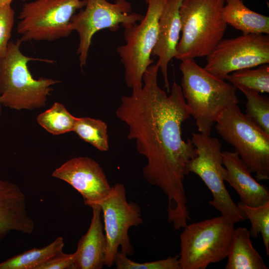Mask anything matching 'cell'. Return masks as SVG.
<instances>
[{
  "mask_svg": "<svg viewBox=\"0 0 269 269\" xmlns=\"http://www.w3.org/2000/svg\"><path fill=\"white\" fill-rule=\"evenodd\" d=\"M269 63V37L263 34H242L222 39L206 56L204 69L225 80L237 70Z\"/></svg>",
  "mask_w": 269,
  "mask_h": 269,
  "instance_id": "obj_12",
  "label": "cell"
},
{
  "mask_svg": "<svg viewBox=\"0 0 269 269\" xmlns=\"http://www.w3.org/2000/svg\"><path fill=\"white\" fill-rule=\"evenodd\" d=\"M249 230L235 228L227 258L226 269H267L263 258L253 247Z\"/></svg>",
  "mask_w": 269,
  "mask_h": 269,
  "instance_id": "obj_18",
  "label": "cell"
},
{
  "mask_svg": "<svg viewBox=\"0 0 269 269\" xmlns=\"http://www.w3.org/2000/svg\"><path fill=\"white\" fill-rule=\"evenodd\" d=\"M222 10L226 23L243 34H269V17L249 8L243 0H227Z\"/></svg>",
  "mask_w": 269,
  "mask_h": 269,
  "instance_id": "obj_19",
  "label": "cell"
},
{
  "mask_svg": "<svg viewBox=\"0 0 269 269\" xmlns=\"http://www.w3.org/2000/svg\"><path fill=\"white\" fill-rule=\"evenodd\" d=\"M96 204L101 206L107 246L105 265L111 267L115 263L119 248L127 256L132 255L134 248L128 235L129 229L142 224L139 206L127 200L123 184L112 186L109 193Z\"/></svg>",
  "mask_w": 269,
  "mask_h": 269,
  "instance_id": "obj_11",
  "label": "cell"
},
{
  "mask_svg": "<svg viewBox=\"0 0 269 269\" xmlns=\"http://www.w3.org/2000/svg\"><path fill=\"white\" fill-rule=\"evenodd\" d=\"M167 0H145V15L138 23L125 28L126 43L117 48L124 66L126 84L132 89L142 85L143 74L153 62L151 52L157 40L159 17Z\"/></svg>",
  "mask_w": 269,
  "mask_h": 269,
  "instance_id": "obj_8",
  "label": "cell"
},
{
  "mask_svg": "<svg viewBox=\"0 0 269 269\" xmlns=\"http://www.w3.org/2000/svg\"><path fill=\"white\" fill-rule=\"evenodd\" d=\"M19 38L10 41L5 55L0 59V97L2 105L12 109L33 110L45 105L52 86L59 81L34 78L28 67L31 61L53 64L52 60L25 55Z\"/></svg>",
  "mask_w": 269,
  "mask_h": 269,
  "instance_id": "obj_3",
  "label": "cell"
},
{
  "mask_svg": "<svg viewBox=\"0 0 269 269\" xmlns=\"http://www.w3.org/2000/svg\"><path fill=\"white\" fill-rule=\"evenodd\" d=\"M218 133L234 151L257 180L269 179V134L250 120L238 105L224 110L216 121Z\"/></svg>",
  "mask_w": 269,
  "mask_h": 269,
  "instance_id": "obj_5",
  "label": "cell"
},
{
  "mask_svg": "<svg viewBox=\"0 0 269 269\" xmlns=\"http://www.w3.org/2000/svg\"><path fill=\"white\" fill-rule=\"evenodd\" d=\"M237 205L251 222V237L257 238L260 234L262 235L266 254L269 256V202L257 207L249 206L241 201Z\"/></svg>",
  "mask_w": 269,
  "mask_h": 269,
  "instance_id": "obj_25",
  "label": "cell"
},
{
  "mask_svg": "<svg viewBox=\"0 0 269 269\" xmlns=\"http://www.w3.org/2000/svg\"><path fill=\"white\" fill-rule=\"evenodd\" d=\"M87 0H35L25 2L19 14L16 30L19 39L54 41L73 31L71 18Z\"/></svg>",
  "mask_w": 269,
  "mask_h": 269,
  "instance_id": "obj_7",
  "label": "cell"
},
{
  "mask_svg": "<svg viewBox=\"0 0 269 269\" xmlns=\"http://www.w3.org/2000/svg\"><path fill=\"white\" fill-rule=\"evenodd\" d=\"M227 0H225V1H226Z\"/></svg>",
  "mask_w": 269,
  "mask_h": 269,
  "instance_id": "obj_31",
  "label": "cell"
},
{
  "mask_svg": "<svg viewBox=\"0 0 269 269\" xmlns=\"http://www.w3.org/2000/svg\"><path fill=\"white\" fill-rule=\"evenodd\" d=\"M15 11L11 4L0 8V59L5 54L14 25Z\"/></svg>",
  "mask_w": 269,
  "mask_h": 269,
  "instance_id": "obj_27",
  "label": "cell"
},
{
  "mask_svg": "<svg viewBox=\"0 0 269 269\" xmlns=\"http://www.w3.org/2000/svg\"><path fill=\"white\" fill-rule=\"evenodd\" d=\"M34 228L22 191L15 183L0 179V241L11 232L30 234Z\"/></svg>",
  "mask_w": 269,
  "mask_h": 269,
  "instance_id": "obj_15",
  "label": "cell"
},
{
  "mask_svg": "<svg viewBox=\"0 0 269 269\" xmlns=\"http://www.w3.org/2000/svg\"><path fill=\"white\" fill-rule=\"evenodd\" d=\"M1 111H2V104H1V99L0 97V115L1 114Z\"/></svg>",
  "mask_w": 269,
  "mask_h": 269,
  "instance_id": "obj_30",
  "label": "cell"
},
{
  "mask_svg": "<svg viewBox=\"0 0 269 269\" xmlns=\"http://www.w3.org/2000/svg\"><path fill=\"white\" fill-rule=\"evenodd\" d=\"M224 179L238 193L241 202L257 207L269 202L268 187L259 183L235 151H222Z\"/></svg>",
  "mask_w": 269,
  "mask_h": 269,
  "instance_id": "obj_16",
  "label": "cell"
},
{
  "mask_svg": "<svg viewBox=\"0 0 269 269\" xmlns=\"http://www.w3.org/2000/svg\"><path fill=\"white\" fill-rule=\"evenodd\" d=\"M63 238L57 237L47 246L33 248L0 263V269H40L53 258L63 253Z\"/></svg>",
  "mask_w": 269,
  "mask_h": 269,
  "instance_id": "obj_20",
  "label": "cell"
},
{
  "mask_svg": "<svg viewBox=\"0 0 269 269\" xmlns=\"http://www.w3.org/2000/svg\"><path fill=\"white\" fill-rule=\"evenodd\" d=\"M92 217L86 233L78 241L77 249L73 253L74 269H101L105 265L106 238L101 220V207L94 204Z\"/></svg>",
  "mask_w": 269,
  "mask_h": 269,
  "instance_id": "obj_17",
  "label": "cell"
},
{
  "mask_svg": "<svg viewBox=\"0 0 269 269\" xmlns=\"http://www.w3.org/2000/svg\"><path fill=\"white\" fill-rule=\"evenodd\" d=\"M76 118L62 104L55 102L37 116V121L48 132L59 135L73 131Z\"/></svg>",
  "mask_w": 269,
  "mask_h": 269,
  "instance_id": "obj_23",
  "label": "cell"
},
{
  "mask_svg": "<svg viewBox=\"0 0 269 269\" xmlns=\"http://www.w3.org/2000/svg\"><path fill=\"white\" fill-rule=\"evenodd\" d=\"M73 132L100 151H106L109 148L107 124L101 120L76 118Z\"/></svg>",
  "mask_w": 269,
  "mask_h": 269,
  "instance_id": "obj_21",
  "label": "cell"
},
{
  "mask_svg": "<svg viewBox=\"0 0 269 269\" xmlns=\"http://www.w3.org/2000/svg\"><path fill=\"white\" fill-rule=\"evenodd\" d=\"M52 176L71 185L89 206L105 198L112 188L100 164L87 156L67 160L53 171Z\"/></svg>",
  "mask_w": 269,
  "mask_h": 269,
  "instance_id": "obj_13",
  "label": "cell"
},
{
  "mask_svg": "<svg viewBox=\"0 0 269 269\" xmlns=\"http://www.w3.org/2000/svg\"><path fill=\"white\" fill-rule=\"evenodd\" d=\"M234 225L222 215L187 224L180 236L181 269H205L226 258Z\"/></svg>",
  "mask_w": 269,
  "mask_h": 269,
  "instance_id": "obj_6",
  "label": "cell"
},
{
  "mask_svg": "<svg viewBox=\"0 0 269 269\" xmlns=\"http://www.w3.org/2000/svg\"><path fill=\"white\" fill-rule=\"evenodd\" d=\"M247 99L246 116L265 133L269 134V98L257 91L240 87Z\"/></svg>",
  "mask_w": 269,
  "mask_h": 269,
  "instance_id": "obj_24",
  "label": "cell"
},
{
  "mask_svg": "<svg viewBox=\"0 0 269 269\" xmlns=\"http://www.w3.org/2000/svg\"><path fill=\"white\" fill-rule=\"evenodd\" d=\"M191 139L197 155L188 162L187 169L197 175L211 192L213 198L209 204L234 224L247 219L225 187L220 140L200 133H193Z\"/></svg>",
  "mask_w": 269,
  "mask_h": 269,
  "instance_id": "obj_9",
  "label": "cell"
},
{
  "mask_svg": "<svg viewBox=\"0 0 269 269\" xmlns=\"http://www.w3.org/2000/svg\"><path fill=\"white\" fill-rule=\"evenodd\" d=\"M181 61L183 96L199 133L210 135L221 114L239 104L237 89L207 71L193 59Z\"/></svg>",
  "mask_w": 269,
  "mask_h": 269,
  "instance_id": "obj_2",
  "label": "cell"
},
{
  "mask_svg": "<svg viewBox=\"0 0 269 269\" xmlns=\"http://www.w3.org/2000/svg\"><path fill=\"white\" fill-rule=\"evenodd\" d=\"M225 0H183L179 9L181 36L175 58L208 55L223 39L227 24L222 17Z\"/></svg>",
  "mask_w": 269,
  "mask_h": 269,
  "instance_id": "obj_4",
  "label": "cell"
},
{
  "mask_svg": "<svg viewBox=\"0 0 269 269\" xmlns=\"http://www.w3.org/2000/svg\"><path fill=\"white\" fill-rule=\"evenodd\" d=\"M73 256V254L63 252L45 263L40 269H74Z\"/></svg>",
  "mask_w": 269,
  "mask_h": 269,
  "instance_id": "obj_28",
  "label": "cell"
},
{
  "mask_svg": "<svg viewBox=\"0 0 269 269\" xmlns=\"http://www.w3.org/2000/svg\"><path fill=\"white\" fill-rule=\"evenodd\" d=\"M143 15L132 11L131 3L127 0H87L85 6L71 18V27L79 37L77 54L82 69L87 63L93 36L98 31L108 28L118 30L120 26L125 28L138 22Z\"/></svg>",
  "mask_w": 269,
  "mask_h": 269,
  "instance_id": "obj_10",
  "label": "cell"
},
{
  "mask_svg": "<svg viewBox=\"0 0 269 269\" xmlns=\"http://www.w3.org/2000/svg\"><path fill=\"white\" fill-rule=\"evenodd\" d=\"M183 0H167L158 21L157 40L151 55L158 57L157 63L163 76L165 87L169 91L168 66L175 57L180 39L181 25L179 9Z\"/></svg>",
  "mask_w": 269,
  "mask_h": 269,
  "instance_id": "obj_14",
  "label": "cell"
},
{
  "mask_svg": "<svg viewBox=\"0 0 269 269\" xmlns=\"http://www.w3.org/2000/svg\"><path fill=\"white\" fill-rule=\"evenodd\" d=\"M179 258L178 255L153 262L137 263L118 251L114 264L117 269H181Z\"/></svg>",
  "mask_w": 269,
  "mask_h": 269,
  "instance_id": "obj_26",
  "label": "cell"
},
{
  "mask_svg": "<svg viewBox=\"0 0 269 269\" xmlns=\"http://www.w3.org/2000/svg\"><path fill=\"white\" fill-rule=\"evenodd\" d=\"M159 70L157 63L150 65L142 85L121 98L115 113L128 127V138L146 158L143 178L167 196L168 222L181 226L190 220L183 180L197 152L191 139L182 137V125L191 114L181 86L174 82L167 95L158 85Z\"/></svg>",
  "mask_w": 269,
  "mask_h": 269,
  "instance_id": "obj_1",
  "label": "cell"
},
{
  "mask_svg": "<svg viewBox=\"0 0 269 269\" xmlns=\"http://www.w3.org/2000/svg\"><path fill=\"white\" fill-rule=\"evenodd\" d=\"M13 0H0V8L7 4H11ZM24 1L25 0H20Z\"/></svg>",
  "mask_w": 269,
  "mask_h": 269,
  "instance_id": "obj_29",
  "label": "cell"
},
{
  "mask_svg": "<svg viewBox=\"0 0 269 269\" xmlns=\"http://www.w3.org/2000/svg\"><path fill=\"white\" fill-rule=\"evenodd\" d=\"M225 79L237 89L240 87L257 91L269 93V65L263 64L257 68H245L227 75Z\"/></svg>",
  "mask_w": 269,
  "mask_h": 269,
  "instance_id": "obj_22",
  "label": "cell"
}]
</instances>
